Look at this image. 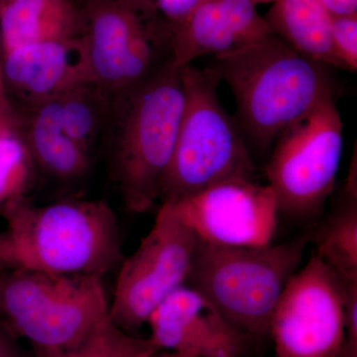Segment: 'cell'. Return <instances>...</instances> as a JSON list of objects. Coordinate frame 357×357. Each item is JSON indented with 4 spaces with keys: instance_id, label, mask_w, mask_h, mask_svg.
<instances>
[{
    "instance_id": "cell-1",
    "label": "cell",
    "mask_w": 357,
    "mask_h": 357,
    "mask_svg": "<svg viewBox=\"0 0 357 357\" xmlns=\"http://www.w3.org/2000/svg\"><path fill=\"white\" fill-rule=\"evenodd\" d=\"M1 210L0 269L103 277L124 259L116 215L103 199L39 206L20 196Z\"/></svg>"
},
{
    "instance_id": "cell-2",
    "label": "cell",
    "mask_w": 357,
    "mask_h": 357,
    "mask_svg": "<svg viewBox=\"0 0 357 357\" xmlns=\"http://www.w3.org/2000/svg\"><path fill=\"white\" fill-rule=\"evenodd\" d=\"M211 68L231 89L246 137L262 150L274 146L291 124L337 93L331 67L274 34L215 56Z\"/></svg>"
},
{
    "instance_id": "cell-3",
    "label": "cell",
    "mask_w": 357,
    "mask_h": 357,
    "mask_svg": "<svg viewBox=\"0 0 357 357\" xmlns=\"http://www.w3.org/2000/svg\"><path fill=\"white\" fill-rule=\"evenodd\" d=\"M185 93L174 63L136 88L114 96L102 146L109 176L126 211L143 213L158 201L162 176L172 159Z\"/></svg>"
},
{
    "instance_id": "cell-4",
    "label": "cell",
    "mask_w": 357,
    "mask_h": 357,
    "mask_svg": "<svg viewBox=\"0 0 357 357\" xmlns=\"http://www.w3.org/2000/svg\"><path fill=\"white\" fill-rule=\"evenodd\" d=\"M185 103L172 159L160 180L158 201L177 203L213 185L256 180V166L241 129L225 112L213 68H181Z\"/></svg>"
},
{
    "instance_id": "cell-5",
    "label": "cell",
    "mask_w": 357,
    "mask_h": 357,
    "mask_svg": "<svg viewBox=\"0 0 357 357\" xmlns=\"http://www.w3.org/2000/svg\"><path fill=\"white\" fill-rule=\"evenodd\" d=\"M309 243L307 232L260 248H227L198 238L185 285L251 342L264 340L277 302Z\"/></svg>"
},
{
    "instance_id": "cell-6",
    "label": "cell",
    "mask_w": 357,
    "mask_h": 357,
    "mask_svg": "<svg viewBox=\"0 0 357 357\" xmlns=\"http://www.w3.org/2000/svg\"><path fill=\"white\" fill-rule=\"evenodd\" d=\"M109 312L102 277L0 269V319L33 349L74 347Z\"/></svg>"
},
{
    "instance_id": "cell-7",
    "label": "cell",
    "mask_w": 357,
    "mask_h": 357,
    "mask_svg": "<svg viewBox=\"0 0 357 357\" xmlns=\"http://www.w3.org/2000/svg\"><path fill=\"white\" fill-rule=\"evenodd\" d=\"M81 8L91 79L112 95L174 63L172 29L141 0H86Z\"/></svg>"
},
{
    "instance_id": "cell-8",
    "label": "cell",
    "mask_w": 357,
    "mask_h": 357,
    "mask_svg": "<svg viewBox=\"0 0 357 357\" xmlns=\"http://www.w3.org/2000/svg\"><path fill=\"white\" fill-rule=\"evenodd\" d=\"M342 121L335 98L291 124L275 142L265 173L279 217L312 225L324 215L342 160Z\"/></svg>"
},
{
    "instance_id": "cell-9",
    "label": "cell",
    "mask_w": 357,
    "mask_h": 357,
    "mask_svg": "<svg viewBox=\"0 0 357 357\" xmlns=\"http://www.w3.org/2000/svg\"><path fill=\"white\" fill-rule=\"evenodd\" d=\"M197 241L172 204H161L151 229L119 265L110 321L128 333L147 324L160 303L187 283Z\"/></svg>"
},
{
    "instance_id": "cell-10",
    "label": "cell",
    "mask_w": 357,
    "mask_h": 357,
    "mask_svg": "<svg viewBox=\"0 0 357 357\" xmlns=\"http://www.w3.org/2000/svg\"><path fill=\"white\" fill-rule=\"evenodd\" d=\"M347 282L316 253L292 275L270 319L276 357L338 356Z\"/></svg>"
},
{
    "instance_id": "cell-11",
    "label": "cell",
    "mask_w": 357,
    "mask_h": 357,
    "mask_svg": "<svg viewBox=\"0 0 357 357\" xmlns=\"http://www.w3.org/2000/svg\"><path fill=\"white\" fill-rule=\"evenodd\" d=\"M171 204L204 243L260 248L271 245L276 234V197L256 180L227 181Z\"/></svg>"
},
{
    "instance_id": "cell-12",
    "label": "cell",
    "mask_w": 357,
    "mask_h": 357,
    "mask_svg": "<svg viewBox=\"0 0 357 357\" xmlns=\"http://www.w3.org/2000/svg\"><path fill=\"white\" fill-rule=\"evenodd\" d=\"M147 324L151 331L148 338L158 351L191 357H245L251 344L210 301L188 285L160 303Z\"/></svg>"
},
{
    "instance_id": "cell-13",
    "label": "cell",
    "mask_w": 357,
    "mask_h": 357,
    "mask_svg": "<svg viewBox=\"0 0 357 357\" xmlns=\"http://www.w3.org/2000/svg\"><path fill=\"white\" fill-rule=\"evenodd\" d=\"M0 74L16 107L52 100L93 81L82 37L39 42L2 54Z\"/></svg>"
},
{
    "instance_id": "cell-14",
    "label": "cell",
    "mask_w": 357,
    "mask_h": 357,
    "mask_svg": "<svg viewBox=\"0 0 357 357\" xmlns=\"http://www.w3.org/2000/svg\"><path fill=\"white\" fill-rule=\"evenodd\" d=\"M273 34L251 0H204L174 32V63L238 50Z\"/></svg>"
},
{
    "instance_id": "cell-15",
    "label": "cell",
    "mask_w": 357,
    "mask_h": 357,
    "mask_svg": "<svg viewBox=\"0 0 357 357\" xmlns=\"http://www.w3.org/2000/svg\"><path fill=\"white\" fill-rule=\"evenodd\" d=\"M15 109L18 132L35 168L59 182H77L88 175L93 157L66 134L59 96Z\"/></svg>"
},
{
    "instance_id": "cell-16",
    "label": "cell",
    "mask_w": 357,
    "mask_h": 357,
    "mask_svg": "<svg viewBox=\"0 0 357 357\" xmlns=\"http://www.w3.org/2000/svg\"><path fill=\"white\" fill-rule=\"evenodd\" d=\"M82 28L74 0H0L1 56L24 45L79 38Z\"/></svg>"
},
{
    "instance_id": "cell-17",
    "label": "cell",
    "mask_w": 357,
    "mask_h": 357,
    "mask_svg": "<svg viewBox=\"0 0 357 357\" xmlns=\"http://www.w3.org/2000/svg\"><path fill=\"white\" fill-rule=\"evenodd\" d=\"M264 20L274 35L302 55L345 70L333 51L332 15L321 0H276Z\"/></svg>"
},
{
    "instance_id": "cell-18",
    "label": "cell",
    "mask_w": 357,
    "mask_h": 357,
    "mask_svg": "<svg viewBox=\"0 0 357 357\" xmlns=\"http://www.w3.org/2000/svg\"><path fill=\"white\" fill-rule=\"evenodd\" d=\"M316 255L345 281H357V196L344 192L307 231Z\"/></svg>"
},
{
    "instance_id": "cell-19",
    "label": "cell",
    "mask_w": 357,
    "mask_h": 357,
    "mask_svg": "<svg viewBox=\"0 0 357 357\" xmlns=\"http://www.w3.org/2000/svg\"><path fill=\"white\" fill-rule=\"evenodd\" d=\"M59 98L66 134L93 157L107 135L114 96L89 81Z\"/></svg>"
},
{
    "instance_id": "cell-20",
    "label": "cell",
    "mask_w": 357,
    "mask_h": 357,
    "mask_svg": "<svg viewBox=\"0 0 357 357\" xmlns=\"http://www.w3.org/2000/svg\"><path fill=\"white\" fill-rule=\"evenodd\" d=\"M157 351L149 338L124 332L107 317L74 347L49 351L33 349L32 357H154Z\"/></svg>"
},
{
    "instance_id": "cell-21",
    "label": "cell",
    "mask_w": 357,
    "mask_h": 357,
    "mask_svg": "<svg viewBox=\"0 0 357 357\" xmlns=\"http://www.w3.org/2000/svg\"><path fill=\"white\" fill-rule=\"evenodd\" d=\"M35 170L18 130L0 131V206L15 197L25 196Z\"/></svg>"
},
{
    "instance_id": "cell-22",
    "label": "cell",
    "mask_w": 357,
    "mask_h": 357,
    "mask_svg": "<svg viewBox=\"0 0 357 357\" xmlns=\"http://www.w3.org/2000/svg\"><path fill=\"white\" fill-rule=\"evenodd\" d=\"M331 37L333 51L345 70L357 69V13L332 15Z\"/></svg>"
},
{
    "instance_id": "cell-23",
    "label": "cell",
    "mask_w": 357,
    "mask_h": 357,
    "mask_svg": "<svg viewBox=\"0 0 357 357\" xmlns=\"http://www.w3.org/2000/svg\"><path fill=\"white\" fill-rule=\"evenodd\" d=\"M172 29L185 22L204 0H141Z\"/></svg>"
},
{
    "instance_id": "cell-24",
    "label": "cell",
    "mask_w": 357,
    "mask_h": 357,
    "mask_svg": "<svg viewBox=\"0 0 357 357\" xmlns=\"http://www.w3.org/2000/svg\"><path fill=\"white\" fill-rule=\"evenodd\" d=\"M337 357H357V281L347 283L344 337Z\"/></svg>"
},
{
    "instance_id": "cell-25",
    "label": "cell",
    "mask_w": 357,
    "mask_h": 357,
    "mask_svg": "<svg viewBox=\"0 0 357 357\" xmlns=\"http://www.w3.org/2000/svg\"><path fill=\"white\" fill-rule=\"evenodd\" d=\"M0 357H29L17 342V337L0 319Z\"/></svg>"
},
{
    "instance_id": "cell-26",
    "label": "cell",
    "mask_w": 357,
    "mask_h": 357,
    "mask_svg": "<svg viewBox=\"0 0 357 357\" xmlns=\"http://www.w3.org/2000/svg\"><path fill=\"white\" fill-rule=\"evenodd\" d=\"M331 15H351L357 13V0H321Z\"/></svg>"
},
{
    "instance_id": "cell-27",
    "label": "cell",
    "mask_w": 357,
    "mask_h": 357,
    "mask_svg": "<svg viewBox=\"0 0 357 357\" xmlns=\"http://www.w3.org/2000/svg\"><path fill=\"white\" fill-rule=\"evenodd\" d=\"M0 107H13L11 102H9L8 98H7L6 93V89H4L3 83H2L1 74H0Z\"/></svg>"
},
{
    "instance_id": "cell-28",
    "label": "cell",
    "mask_w": 357,
    "mask_h": 357,
    "mask_svg": "<svg viewBox=\"0 0 357 357\" xmlns=\"http://www.w3.org/2000/svg\"><path fill=\"white\" fill-rule=\"evenodd\" d=\"M251 1H252L253 3L257 6V4L259 3H270V2H272V3H273V2L276 1V0H251Z\"/></svg>"
},
{
    "instance_id": "cell-29",
    "label": "cell",
    "mask_w": 357,
    "mask_h": 357,
    "mask_svg": "<svg viewBox=\"0 0 357 357\" xmlns=\"http://www.w3.org/2000/svg\"><path fill=\"white\" fill-rule=\"evenodd\" d=\"M170 357H191V356H184V354H174V352H172V354H171Z\"/></svg>"
},
{
    "instance_id": "cell-30",
    "label": "cell",
    "mask_w": 357,
    "mask_h": 357,
    "mask_svg": "<svg viewBox=\"0 0 357 357\" xmlns=\"http://www.w3.org/2000/svg\"><path fill=\"white\" fill-rule=\"evenodd\" d=\"M0 62H1V60H0Z\"/></svg>"
}]
</instances>
